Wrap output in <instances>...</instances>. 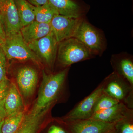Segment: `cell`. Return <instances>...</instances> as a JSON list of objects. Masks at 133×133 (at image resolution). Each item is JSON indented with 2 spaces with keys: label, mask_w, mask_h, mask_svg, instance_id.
Returning a JSON list of instances; mask_svg holds the SVG:
<instances>
[{
  "label": "cell",
  "mask_w": 133,
  "mask_h": 133,
  "mask_svg": "<svg viewBox=\"0 0 133 133\" xmlns=\"http://www.w3.org/2000/svg\"><path fill=\"white\" fill-rule=\"evenodd\" d=\"M69 67L55 73L42 71V81L34 106L41 108L57 102L65 83Z\"/></svg>",
  "instance_id": "obj_1"
},
{
  "label": "cell",
  "mask_w": 133,
  "mask_h": 133,
  "mask_svg": "<svg viewBox=\"0 0 133 133\" xmlns=\"http://www.w3.org/2000/svg\"><path fill=\"white\" fill-rule=\"evenodd\" d=\"M93 55L83 43L72 37L58 43L56 59L59 65L66 68L75 63L90 59Z\"/></svg>",
  "instance_id": "obj_2"
},
{
  "label": "cell",
  "mask_w": 133,
  "mask_h": 133,
  "mask_svg": "<svg viewBox=\"0 0 133 133\" xmlns=\"http://www.w3.org/2000/svg\"><path fill=\"white\" fill-rule=\"evenodd\" d=\"M102 83L103 92L133 109V87L127 80L113 71Z\"/></svg>",
  "instance_id": "obj_3"
},
{
  "label": "cell",
  "mask_w": 133,
  "mask_h": 133,
  "mask_svg": "<svg viewBox=\"0 0 133 133\" xmlns=\"http://www.w3.org/2000/svg\"><path fill=\"white\" fill-rule=\"evenodd\" d=\"M1 46L8 59L22 61L31 60L37 64L41 62L24 41L21 31L6 36Z\"/></svg>",
  "instance_id": "obj_4"
},
{
  "label": "cell",
  "mask_w": 133,
  "mask_h": 133,
  "mask_svg": "<svg viewBox=\"0 0 133 133\" xmlns=\"http://www.w3.org/2000/svg\"><path fill=\"white\" fill-rule=\"evenodd\" d=\"M58 44L51 31L48 35L28 44L41 61L52 70L56 59Z\"/></svg>",
  "instance_id": "obj_5"
},
{
  "label": "cell",
  "mask_w": 133,
  "mask_h": 133,
  "mask_svg": "<svg viewBox=\"0 0 133 133\" xmlns=\"http://www.w3.org/2000/svg\"><path fill=\"white\" fill-rule=\"evenodd\" d=\"M55 103L43 108L33 106L24 114L21 125L15 133H39L49 122L48 115Z\"/></svg>",
  "instance_id": "obj_6"
},
{
  "label": "cell",
  "mask_w": 133,
  "mask_h": 133,
  "mask_svg": "<svg viewBox=\"0 0 133 133\" xmlns=\"http://www.w3.org/2000/svg\"><path fill=\"white\" fill-rule=\"evenodd\" d=\"M102 87L101 83L91 94L82 100L61 119L70 121L90 119L93 113L95 103L102 93Z\"/></svg>",
  "instance_id": "obj_7"
},
{
  "label": "cell",
  "mask_w": 133,
  "mask_h": 133,
  "mask_svg": "<svg viewBox=\"0 0 133 133\" xmlns=\"http://www.w3.org/2000/svg\"><path fill=\"white\" fill-rule=\"evenodd\" d=\"M82 19L64 16H55L50 24L51 31L58 43L74 37Z\"/></svg>",
  "instance_id": "obj_8"
},
{
  "label": "cell",
  "mask_w": 133,
  "mask_h": 133,
  "mask_svg": "<svg viewBox=\"0 0 133 133\" xmlns=\"http://www.w3.org/2000/svg\"><path fill=\"white\" fill-rule=\"evenodd\" d=\"M69 133H106L115 124L92 119L64 121L59 119Z\"/></svg>",
  "instance_id": "obj_9"
},
{
  "label": "cell",
  "mask_w": 133,
  "mask_h": 133,
  "mask_svg": "<svg viewBox=\"0 0 133 133\" xmlns=\"http://www.w3.org/2000/svg\"><path fill=\"white\" fill-rule=\"evenodd\" d=\"M74 37L83 43L93 54H99L102 49V40L98 32L82 19Z\"/></svg>",
  "instance_id": "obj_10"
},
{
  "label": "cell",
  "mask_w": 133,
  "mask_h": 133,
  "mask_svg": "<svg viewBox=\"0 0 133 133\" xmlns=\"http://www.w3.org/2000/svg\"><path fill=\"white\" fill-rule=\"evenodd\" d=\"M0 16L6 36L21 31V22L14 0H0Z\"/></svg>",
  "instance_id": "obj_11"
},
{
  "label": "cell",
  "mask_w": 133,
  "mask_h": 133,
  "mask_svg": "<svg viewBox=\"0 0 133 133\" xmlns=\"http://www.w3.org/2000/svg\"><path fill=\"white\" fill-rule=\"evenodd\" d=\"M38 74L35 69L26 66L19 69L16 75V81L20 91L25 98L33 95L37 85Z\"/></svg>",
  "instance_id": "obj_12"
},
{
  "label": "cell",
  "mask_w": 133,
  "mask_h": 133,
  "mask_svg": "<svg viewBox=\"0 0 133 133\" xmlns=\"http://www.w3.org/2000/svg\"><path fill=\"white\" fill-rule=\"evenodd\" d=\"M131 117H133V109L119 102L110 108L94 114L90 118L114 124L123 119Z\"/></svg>",
  "instance_id": "obj_13"
},
{
  "label": "cell",
  "mask_w": 133,
  "mask_h": 133,
  "mask_svg": "<svg viewBox=\"0 0 133 133\" xmlns=\"http://www.w3.org/2000/svg\"><path fill=\"white\" fill-rule=\"evenodd\" d=\"M51 32L50 23L38 22L36 21L21 30L23 38L28 44L44 37Z\"/></svg>",
  "instance_id": "obj_14"
},
{
  "label": "cell",
  "mask_w": 133,
  "mask_h": 133,
  "mask_svg": "<svg viewBox=\"0 0 133 133\" xmlns=\"http://www.w3.org/2000/svg\"><path fill=\"white\" fill-rule=\"evenodd\" d=\"M111 63L114 72L124 78L133 87V62L128 57H118L112 58Z\"/></svg>",
  "instance_id": "obj_15"
},
{
  "label": "cell",
  "mask_w": 133,
  "mask_h": 133,
  "mask_svg": "<svg viewBox=\"0 0 133 133\" xmlns=\"http://www.w3.org/2000/svg\"><path fill=\"white\" fill-rule=\"evenodd\" d=\"M5 106L7 116L17 112L24 111L21 97L15 84L11 83L9 91L5 98Z\"/></svg>",
  "instance_id": "obj_16"
},
{
  "label": "cell",
  "mask_w": 133,
  "mask_h": 133,
  "mask_svg": "<svg viewBox=\"0 0 133 133\" xmlns=\"http://www.w3.org/2000/svg\"><path fill=\"white\" fill-rule=\"evenodd\" d=\"M49 2L59 15L72 18H81L80 8L72 0H49Z\"/></svg>",
  "instance_id": "obj_17"
},
{
  "label": "cell",
  "mask_w": 133,
  "mask_h": 133,
  "mask_svg": "<svg viewBox=\"0 0 133 133\" xmlns=\"http://www.w3.org/2000/svg\"><path fill=\"white\" fill-rule=\"evenodd\" d=\"M22 28L35 21L33 10L26 0H14Z\"/></svg>",
  "instance_id": "obj_18"
},
{
  "label": "cell",
  "mask_w": 133,
  "mask_h": 133,
  "mask_svg": "<svg viewBox=\"0 0 133 133\" xmlns=\"http://www.w3.org/2000/svg\"><path fill=\"white\" fill-rule=\"evenodd\" d=\"M35 16V21L40 23H50L58 12L49 3L35 6L30 4Z\"/></svg>",
  "instance_id": "obj_19"
},
{
  "label": "cell",
  "mask_w": 133,
  "mask_h": 133,
  "mask_svg": "<svg viewBox=\"0 0 133 133\" xmlns=\"http://www.w3.org/2000/svg\"><path fill=\"white\" fill-rule=\"evenodd\" d=\"M24 114V111H21L7 116L2 127V133H15L21 125Z\"/></svg>",
  "instance_id": "obj_20"
},
{
  "label": "cell",
  "mask_w": 133,
  "mask_h": 133,
  "mask_svg": "<svg viewBox=\"0 0 133 133\" xmlns=\"http://www.w3.org/2000/svg\"><path fill=\"white\" fill-rule=\"evenodd\" d=\"M119 103L116 99L102 91L95 103L93 114L110 108Z\"/></svg>",
  "instance_id": "obj_21"
},
{
  "label": "cell",
  "mask_w": 133,
  "mask_h": 133,
  "mask_svg": "<svg viewBox=\"0 0 133 133\" xmlns=\"http://www.w3.org/2000/svg\"><path fill=\"white\" fill-rule=\"evenodd\" d=\"M114 128L116 133H133V117L125 118L116 122Z\"/></svg>",
  "instance_id": "obj_22"
},
{
  "label": "cell",
  "mask_w": 133,
  "mask_h": 133,
  "mask_svg": "<svg viewBox=\"0 0 133 133\" xmlns=\"http://www.w3.org/2000/svg\"><path fill=\"white\" fill-rule=\"evenodd\" d=\"M7 59L4 51L0 46V82L7 78Z\"/></svg>",
  "instance_id": "obj_23"
},
{
  "label": "cell",
  "mask_w": 133,
  "mask_h": 133,
  "mask_svg": "<svg viewBox=\"0 0 133 133\" xmlns=\"http://www.w3.org/2000/svg\"><path fill=\"white\" fill-rule=\"evenodd\" d=\"M57 121V124L53 123L49 126L47 133H69L60 119H59Z\"/></svg>",
  "instance_id": "obj_24"
},
{
  "label": "cell",
  "mask_w": 133,
  "mask_h": 133,
  "mask_svg": "<svg viewBox=\"0 0 133 133\" xmlns=\"http://www.w3.org/2000/svg\"><path fill=\"white\" fill-rule=\"evenodd\" d=\"M10 84V81L7 78L0 82V101L4 99L6 97L9 91Z\"/></svg>",
  "instance_id": "obj_25"
},
{
  "label": "cell",
  "mask_w": 133,
  "mask_h": 133,
  "mask_svg": "<svg viewBox=\"0 0 133 133\" xmlns=\"http://www.w3.org/2000/svg\"><path fill=\"white\" fill-rule=\"evenodd\" d=\"M5 98L0 101V122L5 119L7 117L5 103Z\"/></svg>",
  "instance_id": "obj_26"
},
{
  "label": "cell",
  "mask_w": 133,
  "mask_h": 133,
  "mask_svg": "<svg viewBox=\"0 0 133 133\" xmlns=\"http://www.w3.org/2000/svg\"><path fill=\"white\" fill-rule=\"evenodd\" d=\"M31 5L35 6H42L49 3V0H26Z\"/></svg>",
  "instance_id": "obj_27"
},
{
  "label": "cell",
  "mask_w": 133,
  "mask_h": 133,
  "mask_svg": "<svg viewBox=\"0 0 133 133\" xmlns=\"http://www.w3.org/2000/svg\"><path fill=\"white\" fill-rule=\"evenodd\" d=\"M0 37L4 40H5V37H6V34H5V31H4V28H3L2 21L1 16H0Z\"/></svg>",
  "instance_id": "obj_28"
},
{
  "label": "cell",
  "mask_w": 133,
  "mask_h": 133,
  "mask_svg": "<svg viewBox=\"0 0 133 133\" xmlns=\"http://www.w3.org/2000/svg\"><path fill=\"white\" fill-rule=\"evenodd\" d=\"M106 133H116V131H115V129L114 128V127L112 129H111V130H109V131H108V132H107Z\"/></svg>",
  "instance_id": "obj_29"
},
{
  "label": "cell",
  "mask_w": 133,
  "mask_h": 133,
  "mask_svg": "<svg viewBox=\"0 0 133 133\" xmlns=\"http://www.w3.org/2000/svg\"><path fill=\"white\" fill-rule=\"evenodd\" d=\"M3 121H4V120L0 122V133H2V124H3Z\"/></svg>",
  "instance_id": "obj_30"
},
{
  "label": "cell",
  "mask_w": 133,
  "mask_h": 133,
  "mask_svg": "<svg viewBox=\"0 0 133 133\" xmlns=\"http://www.w3.org/2000/svg\"><path fill=\"white\" fill-rule=\"evenodd\" d=\"M4 40L2 38L0 37V46H1L3 44V42H4Z\"/></svg>",
  "instance_id": "obj_31"
}]
</instances>
